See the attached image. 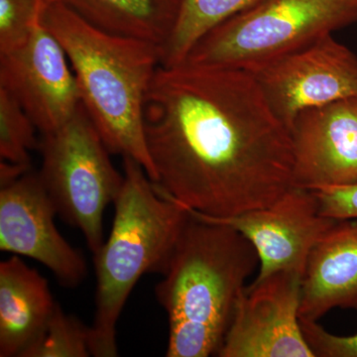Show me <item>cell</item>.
<instances>
[{
    "instance_id": "cell-13",
    "label": "cell",
    "mask_w": 357,
    "mask_h": 357,
    "mask_svg": "<svg viewBox=\"0 0 357 357\" xmlns=\"http://www.w3.org/2000/svg\"><path fill=\"white\" fill-rule=\"evenodd\" d=\"M357 310V218L337 220L312 248L302 278L300 319Z\"/></svg>"
},
{
    "instance_id": "cell-12",
    "label": "cell",
    "mask_w": 357,
    "mask_h": 357,
    "mask_svg": "<svg viewBox=\"0 0 357 357\" xmlns=\"http://www.w3.org/2000/svg\"><path fill=\"white\" fill-rule=\"evenodd\" d=\"M294 187L357 182V96L305 110L290 128Z\"/></svg>"
},
{
    "instance_id": "cell-6",
    "label": "cell",
    "mask_w": 357,
    "mask_h": 357,
    "mask_svg": "<svg viewBox=\"0 0 357 357\" xmlns=\"http://www.w3.org/2000/svg\"><path fill=\"white\" fill-rule=\"evenodd\" d=\"M38 149L40 178L59 215L83 234L96 255L105 243L103 213L119 197L124 176L83 105L64 126L42 134Z\"/></svg>"
},
{
    "instance_id": "cell-2",
    "label": "cell",
    "mask_w": 357,
    "mask_h": 357,
    "mask_svg": "<svg viewBox=\"0 0 357 357\" xmlns=\"http://www.w3.org/2000/svg\"><path fill=\"white\" fill-rule=\"evenodd\" d=\"M42 21L64 48L82 105L110 153L135 160L156 182L145 138L144 105L161 66V48L105 31L59 0H51Z\"/></svg>"
},
{
    "instance_id": "cell-3",
    "label": "cell",
    "mask_w": 357,
    "mask_h": 357,
    "mask_svg": "<svg viewBox=\"0 0 357 357\" xmlns=\"http://www.w3.org/2000/svg\"><path fill=\"white\" fill-rule=\"evenodd\" d=\"M259 258L236 229L190 215L155 288L168 316L166 356L218 354Z\"/></svg>"
},
{
    "instance_id": "cell-9",
    "label": "cell",
    "mask_w": 357,
    "mask_h": 357,
    "mask_svg": "<svg viewBox=\"0 0 357 357\" xmlns=\"http://www.w3.org/2000/svg\"><path fill=\"white\" fill-rule=\"evenodd\" d=\"M0 89L20 103L41 134L64 126L82 105L69 59L43 21L24 45L0 55Z\"/></svg>"
},
{
    "instance_id": "cell-16",
    "label": "cell",
    "mask_w": 357,
    "mask_h": 357,
    "mask_svg": "<svg viewBox=\"0 0 357 357\" xmlns=\"http://www.w3.org/2000/svg\"><path fill=\"white\" fill-rule=\"evenodd\" d=\"M261 0H181L176 24L161 49V66L182 64L206 33Z\"/></svg>"
},
{
    "instance_id": "cell-14",
    "label": "cell",
    "mask_w": 357,
    "mask_h": 357,
    "mask_svg": "<svg viewBox=\"0 0 357 357\" xmlns=\"http://www.w3.org/2000/svg\"><path fill=\"white\" fill-rule=\"evenodd\" d=\"M58 303L48 281L21 258L0 263V357H21L43 333Z\"/></svg>"
},
{
    "instance_id": "cell-1",
    "label": "cell",
    "mask_w": 357,
    "mask_h": 357,
    "mask_svg": "<svg viewBox=\"0 0 357 357\" xmlns=\"http://www.w3.org/2000/svg\"><path fill=\"white\" fill-rule=\"evenodd\" d=\"M144 129L155 185L189 210L234 217L294 188L290 130L250 73L160 66Z\"/></svg>"
},
{
    "instance_id": "cell-19",
    "label": "cell",
    "mask_w": 357,
    "mask_h": 357,
    "mask_svg": "<svg viewBox=\"0 0 357 357\" xmlns=\"http://www.w3.org/2000/svg\"><path fill=\"white\" fill-rule=\"evenodd\" d=\"M51 0H0V55L24 45Z\"/></svg>"
},
{
    "instance_id": "cell-18",
    "label": "cell",
    "mask_w": 357,
    "mask_h": 357,
    "mask_svg": "<svg viewBox=\"0 0 357 357\" xmlns=\"http://www.w3.org/2000/svg\"><path fill=\"white\" fill-rule=\"evenodd\" d=\"M36 126L20 103L0 89V157L3 161L31 166L30 151L39 147Z\"/></svg>"
},
{
    "instance_id": "cell-22",
    "label": "cell",
    "mask_w": 357,
    "mask_h": 357,
    "mask_svg": "<svg viewBox=\"0 0 357 357\" xmlns=\"http://www.w3.org/2000/svg\"><path fill=\"white\" fill-rule=\"evenodd\" d=\"M31 171V166L21 165V164L10 163V162H0V187L13 184L26 173Z\"/></svg>"
},
{
    "instance_id": "cell-4",
    "label": "cell",
    "mask_w": 357,
    "mask_h": 357,
    "mask_svg": "<svg viewBox=\"0 0 357 357\" xmlns=\"http://www.w3.org/2000/svg\"><path fill=\"white\" fill-rule=\"evenodd\" d=\"M123 176L109 238L95 255L96 307L91 351L96 357L119 356L116 326L129 295L143 275L163 274L190 218L135 160L123 157Z\"/></svg>"
},
{
    "instance_id": "cell-11",
    "label": "cell",
    "mask_w": 357,
    "mask_h": 357,
    "mask_svg": "<svg viewBox=\"0 0 357 357\" xmlns=\"http://www.w3.org/2000/svg\"><path fill=\"white\" fill-rule=\"evenodd\" d=\"M58 211L39 173H26L0 190V249L36 260L65 287L74 288L88 274L79 251L62 236Z\"/></svg>"
},
{
    "instance_id": "cell-17",
    "label": "cell",
    "mask_w": 357,
    "mask_h": 357,
    "mask_svg": "<svg viewBox=\"0 0 357 357\" xmlns=\"http://www.w3.org/2000/svg\"><path fill=\"white\" fill-rule=\"evenodd\" d=\"M91 356V328L66 314L60 305L46 328L21 357H86Z\"/></svg>"
},
{
    "instance_id": "cell-20",
    "label": "cell",
    "mask_w": 357,
    "mask_h": 357,
    "mask_svg": "<svg viewBox=\"0 0 357 357\" xmlns=\"http://www.w3.org/2000/svg\"><path fill=\"white\" fill-rule=\"evenodd\" d=\"M300 321L314 357H357V335L340 337L326 332L316 321Z\"/></svg>"
},
{
    "instance_id": "cell-5",
    "label": "cell",
    "mask_w": 357,
    "mask_h": 357,
    "mask_svg": "<svg viewBox=\"0 0 357 357\" xmlns=\"http://www.w3.org/2000/svg\"><path fill=\"white\" fill-rule=\"evenodd\" d=\"M357 21V0H261L218 25L182 64L253 73Z\"/></svg>"
},
{
    "instance_id": "cell-8",
    "label": "cell",
    "mask_w": 357,
    "mask_h": 357,
    "mask_svg": "<svg viewBox=\"0 0 357 357\" xmlns=\"http://www.w3.org/2000/svg\"><path fill=\"white\" fill-rule=\"evenodd\" d=\"M250 74L289 130L305 110L357 96V57L332 34Z\"/></svg>"
},
{
    "instance_id": "cell-15",
    "label": "cell",
    "mask_w": 357,
    "mask_h": 357,
    "mask_svg": "<svg viewBox=\"0 0 357 357\" xmlns=\"http://www.w3.org/2000/svg\"><path fill=\"white\" fill-rule=\"evenodd\" d=\"M105 31L158 45L168 41L181 0H59Z\"/></svg>"
},
{
    "instance_id": "cell-7",
    "label": "cell",
    "mask_w": 357,
    "mask_h": 357,
    "mask_svg": "<svg viewBox=\"0 0 357 357\" xmlns=\"http://www.w3.org/2000/svg\"><path fill=\"white\" fill-rule=\"evenodd\" d=\"M302 278L285 270L244 287L217 356L314 357L301 326Z\"/></svg>"
},
{
    "instance_id": "cell-21",
    "label": "cell",
    "mask_w": 357,
    "mask_h": 357,
    "mask_svg": "<svg viewBox=\"0 0 357 357\" xmlns=\"http://www.w3.org/2000/svg\"><path fill=\"white\" fill-rule=\"evenodd\" d=\"M318 199L319 213L335 220L357 218V182L312 191Z\"/></svg>"
},
{
    "instance_id": "cell-10",
    "label": "cell",
    "mask_w": 357,
    "mask_h": 357,
    "mask_svg": "<svg viewBox=\"0 0 357 357\" xmlns=\"http://www.w3.org/2000/svg\"><path fill=\"white\" fill-rule=\"evenodd\" d=\"M185 210L199 220L229 225L248 238L259 258L256 279L285 270L304 274L312 248L337 222L319 213L318 199L311 190L297 187L271 206L234 217H210Z\"/></svg>"
}]
</instances>
